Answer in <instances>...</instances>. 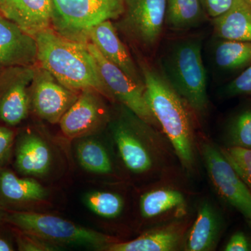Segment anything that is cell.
Wrapping results in <instances>:
<instances>
[{"label":"cell","mask_w":251,"mask_h":251,"mask_svg":"<svg viewBox=\"0 0 251 251\" xmlns=\"http://www.w3.org/2000/svg\"><path fill=\"white\" fill-rule=\"evenodd\" d=\"M34 37L38 62L61 84L75 92L92 90L114 99L100 77L87 43L67 39L52 27L39 31Z\"/></svg>","instance_id":"6da1fadb"},{"label":"cell","mask_w":251,"mask_h":251,"mask_svg":"<svg viewBox=\"0 0 251 251\" xmlns=\"http://www.w3.org/2000/svg\"><path fill=\"white\" fill-rule=\"evenodd\" d=\"M141 73L147 103L186 168L194 163V138L189 107L158 71L143 64Z\"/></svg>","instance_id":"7a4b0ae2"},{"label":"cell","mask_w":251,"mask_h":251,"mask_svg":"<svg viewBox=\"0 0 251 251\" xmlns=\"http://www.w3.org/2000/svg\"><path fill=\"white\" fill-rule=\"evenodd\" d=\"M202 49L201 37L181 38L170 42L159 58L163 76L189 108L200 115L206 113L209 105Z\"/></svg>","instance_id":"3957f363"},{"label":"cell","mask_w":251,"mask_h":251,"mask_svg":"<svg viewBox=\"0 0 251 251\" xmlns=\"http://www.w3.org/2000/svg\"><path fill=\"white\" fill-rule=\"evenodd\" d=\"M52 29L77 42H88V31L96 25L120 18L125 0H52Z\"/></svg>","instance_id":"277c9868"},{"label":"cell","mask_w":251,"mask_h":251,"mask_svg":"<svg viewBox=\"0 0 251 251\" xmlns=\"http://www.w3.org/2000/svg\"><path fill=\"white\" fill-rule=\"evenodd\" d=\"M6 220L21 232L52 244L87 246L105 250L114 242L105 234L50 214L16 211L6 216Z\"/></svg>","instance_id":"5b68a950"},{"label":"cell","mask_w":251,"mask_h":251,"mask_svg":"<svg viewBox=\"0 0 251 251\" xmlns=\"http://www.w3.org/2000/svg\"><path fill=\"white\" fill-rule=\"evenodd\" d=\"M167 0H125L122 29L144 49H156L166 23Z\"/></svg>","instance_id":"8992f818"},{"label":"cell","mask_w":251,"mask_h":251,"mask_svg":"<svg viewBox=\"0 0 251 251\" xmlns=\"http://www.w3.org/2000/svg\"><path fill=\"white\" fill-rule=\"evenodd\" d=\"M203 158L208 174L218 193L225 201L251 218V191L221 152L212 144L204 143Z\"/></svg>","instance_id":"52a82bcc"},{"label":"cell","mask_w":251,"mask_h":251,"mask_svg":"<svg viewBox=\"0 0 251 251\" xmlns=\"http://www.w3.org/2000/svg\"><path fill=\"white\" fill-rule=\"evenodd\" d=\"M86 44L97 62L102 80L113 98L125 104L145 123L158 125L145 100V87L138 85L120 68L105 58L92 43Z\"/></svg>","instance_id":"ba28073f"},{"label":"cell","mask_w":251,"mask_h":251,"mask_svg":"<svg viewBox=\"0 0 251 251\" xmlns=\"http://www.w3.org/2000/svg\"><path fill=\"white\" fill-rule=\"evenodd\" d=\"M35 67H11L0 70V120L14 126L29 113Z\"/></svg>","instance_id":"9c48e42d"},{"label":"cell","mask_w":251,"mask_h":251,"mask_svg":"<svg viewBox=\"0 0 251 251\" xmlns=\"http://www.w3.org/2000/svg\"><path fill=\"white\" fill-rule=\"evenodd\" d=\"M78 95L77 92L61 84L41 66L35 67L31 86V105L43 120L51 124L58 123Z\"/></svg>","instance_id":"30bf717a"},{"label":"cell","mask_w":251,"mask_h":251,"mask_svg":"<svg viewBox=\"0 0 251 251\" xmlns=\"http://www.w3.org/2000/svg\"><path fill=\"white\" fill-rule=\"evenodd\" d=\"M37 62L35 37L0 14V68L31 67Z\"/></svg>","instance_id":"8fae6325"},{"label":"cell","mask_w":251,"mask_h":251,"mask_svg":"<svg viewBox=\"0 0 251 251\" xmlns=\"http://www.w3.org/2000/svg\"><path fill=\"white\" fill-rule=\"evenodd\" d=\"M105 119V110L96 92L85 90L79 94L59 123L64 135L74 139L96 131Z\"/></svg>","instance_id":"7c38bea8"},{"label":"cell","mask_w":251,"mask_h":251,"mask_svg":"<svg viewBox=\"0 0 251 251\" xmlns=\"http://www.w3.org/2000/svg\"><path fill=\"white\" fill-rule=\"evenodd\" d=\"M88 42L94 44L105 58L120 68L132 80L145 87L141 72L111 21H103L91 28L88 31Z\"/></svg>","instance_id":"4fadbf2b"},{"label":"cell","mask_w":251,"mask_h":251,"mask_svg":"<svg viewBox=\"0 0 251 251\" xmlns=\"http://www.w3.org/2000/svg\"><path fill=\"white\" fill-rule=\"evenodd\" d=\"M52 0H6L0 14L33 36L52 25Z\"/></svg>","instance_id":"5bb4252c"},{"label":"cell","mask_w":251,"mask_h":251,"mask_svg":"<svg viewBox=\"0 0 251 251\" xmlns=\"http://www.w3.org/2000/svg\"><path fill=\"white\" fill-rule=\"evenodd\" d=\"M212 23L220 39L251 41V6L244 0H234L226 12L212 18Z\"/></svg>","instance_id":"9a60e30c"},{"label":"cell","mask_w":251,"mask_h":251,"mask_svg":"<svg viewBox=\"0 0 251 251\" xmlns=\"http://www.w3.org/2000/svg\"><path fill=\"white\" fill-rule=\"evenodd\" d=\"M183 229L172 224L147 232L126 242H113L107 247L109 251H171L177 248L182 238Z\"/></svg>","instance_id":"2e32d148"},{"label":"cell","mask_w":251,"mask_h":251,"mask_svg":"<svg viewBox=\"0 0 251 251\" xmlns=\"http://www.w3.org/2000/svg\"><path fill=\"white\" fill-rule=\"evenodd\" d=\"M221 229V221L214 206L203 202L198 210L197 218L186 240V250L208 251L217 244Z\"/></svg>","instance_id":"e0dca14e"},{"label":"cell","mask_w":251,"mask_h":251,"mask_svg":"<svg viewBox=\"0 0 251 251\" xmlns=\"http://www.w3.org/2000/svg\"><path fill=\"white\" fill-rule=\"evenodd\" d=\"M52 163V155L47 144L35 135H26L18 143L16 167L23 174L45 175Z\"/></svg>","instance_id":"ac0fdd59"},{"label":"cell","mask_w":251,"mask_h":251,"mask_svg":"<svg viewBox=\"0 0 251 251\" xmlns=\"http://www.w3.org/2000/svg\"><path fill=\"white\" fill-rule=\"evenodd\" d=\"M113 138L122 160L129 171L143 173L151 169L153 165L151 155L140 138L124 125H116Z\"/></svg>","instance_id":"d6986e66"},{"label":"cell","mask_w":251,"mask_h":251,"mask_svg":"<svg viewBox=\"0 0 251 251\" xmlns=\"http://www.w3.org/2000/svg\"><path fill=\"white\" fill-rule=\"evenodd\" d=\"M0 195L11 202H37L45 199L47 191L36 180L3 171L0 173Z\"/></svg>","instance_id":"ffe728a7"},{"label":"cell","mask_w":251,"mask_h":251,"mask_svg":"<svg viewBox=\"0 0 251 251\" xmlns=\"http://www.w3.org/2000/svg\"><path fill=\"white\" fill-rule=\"evenodd\" d=\"M205 14L201 0H167L165 25L172 30H188L201 25Z\"/></svg>","instance_id":"44dd1931"},{"label":"cell","mask_w":251,"mask_h":251,"mask_svg":"<svg viewBox=\"0 0 251 251\" xmlns=\"http://www.w3.org/2000/svg\"><path fill=\"white\" fill-rule=\"evenodd\" d=\"M214 60L224 72L247 69L251 65V41L221 39L214 46Z\"/></svg>","instance_id":"7402d4cb"},{"label":"cell","mask_w":251,"mask_h":251,"mask_svg":"<svg viewBox=\"0 0 251 251\" xmlns=\"http://www.w3.org/2000/svg\"><path fill=\"white\" fill-rule=\"evenodd\" d=\"M184 196L177 191L169 189L155 190L144 194L140 199V212L145 219L161 215L184 204Z\"/></svg>","instance_id":"603a6c76"},{"label":"cell","mask_w":251,"mask_h":251,"mask_svg":"<svg viewBox=\"0 0 251 251\" xmlns=\"http://www.w3.org/2000/svg\"><path fill=\"white\" fill-rule=\"evenodd\" d=\"M77 160L80 166L90 173L108 174L112 172V162L103 145L97 140L86 139L76 148Z\"/></svg>","instance_id":"cb8c5ba5"},{"label":"cell","mask_w":251,"mask_h":251,"mask_svg":"<svg viewBox=\"0 0 251 251\" xmlns=\"http://www.w3.org/2000/svg\"><path fill=\"white\" fill-rule=\"evenodd\" d=\"M86 205L94 214L105 219H114L120 216L124 208L121 196L106 191H93L84 198Z\"/></svg>","instance_id":"d4e9b609"},{"label":"cell","mask_w":251,"mask_h":251,"mask_svg":"<svg viewBox=\"0 0 251 251\" xmlns=\"http://www.w3.org/2000/svg\"><path fill=\"white\" fill-rule=\"evenodd\" d=\"M226 137L229 147L251 149V107L242 109L232 117Z\"/></svg>","instance_id":"484cf974"},{"label":"cell","mask_w":251,"mask_h":251,"mask_svg":"<svg viewBox=\"0 0 251 251\" xmlns=\"http://www.w3.org/2000/svg\"><path fill=\"white\" fill-rule=\"evenodd\" d=\"M221 151L251 191V149L229 147Z\"/></svg>","instance_id":"4316f807"},{"label":"cell","mask_w":251,"mask_h":251,"mask_svg":"<svg viewBox=\"0 0 251 251\" xmlns=\"http://www.w3.org/2000/svg\"><path fill=\"white\" fill-rule=\"evenodd\" d=\"M227 97L251 96V65L225 87Z\"/></svg>","instance_id":"83f0119b"},{"label":"cell","mask_w":251,"mask_h":251,"mask_svg":"<svg viewBox=\"0 0 251 251\" xmlns=\"http://www.w3.org/2000/svg\"><path fill=\"white\" fill-rule=\"evenodd\" d=\"M17 244L19 250L23 251H51L57 249L52 243L23 232L17 236Z\"/></svg>","instance_id":"f1b7e54d"},{"label":"cell","mask_w":251,"mask_h":251,"mask_svg":"<svg viewBox=\"0 0 251 251\" xmlns=\"http://www.w3.org/2000/svg\"><path fill=\"white\" fill-rule=\"evenodd\" d=\"M14 139V131L8 127L0 126V168L9 156Z\"/></svg>","instance_id":"f546056e"},{"label":"cell","mask_w":251,"mask_h":251,"mask_svg":"<svg viewBox=\"0 0 251 251\" xmlns=\"http://www.w3.org/2000/svg\"><path fill=\"white\" fill-rule=\"evenodd\" d=\"M206 14L211 18L224 14L232 6L234 0H201Z\"/></svg>","instance_id":"4dcf8cb0"},{"label":"cell","mask_w":251,"mask_h":251,"mask_svg":"<svg viewBox=\"0 0 251 251\" xmlns=\"http://www.w3.org/2000/svg\"><path fill=\"white\" fill-rule=\"evenodd\" d=\"M251 246L247 236L242 232H237L231 237L225 247L226 251H248Z\"/></svg>","instance_id":"1f68e13d"},{"label":"cell","mask_w":251,"mask_h":251,"mask_svg":"<svg viewBox=\"0 0 251 251\" xmlns=\"http://www.w3.org/2000/svg\"><path fill=\"white\" fill-rule=\"evenodd\" d=\"M14 250V247L11 245V243L8 242L6 239L0 238V251H12Z\"/></svg>","instance_id":"d6a6232c"},{"label":"cell","mask_w":251,"mask_h":251,"mask_svg":"<svg viewBox=\"0 0 251 251\" xmlns=\"http://www.w3.org/2000/svg\"><path fill=\"white\" fill-rule=\"evenodd\" d=\"M5 1H6V0H0V12H1V10L4 7Z\"/></svg>","instance_id":"836d02e7"},{"label":"cell","mask_w":251,"mask_h":251,"mask_svg":"<svg viewBox=\"0 0 251 251\" xmlns=\"http://www.w3.org/2000/svg\"><path fill=\"white\" fill-rule=\"evenodd\" d=\"M3 218V213L2 211H1V209H0V221H1V220Z\"/></svg>","instance_id":"e575fe53"},{"label":"cell","mask_w":251,"mask_h":251,"mask_svg":"<svg viewBox=\"0 0 251 251\" xmlns=\"http://www.w3.org/2000/svg\"><path fill=\"white\" fill-rule=\"evenodd\" d=\"M244 1H247L248 4H249V5H251V0H244Z\"/></svg>","instance_id":"d590c367"},{"label":"cell","mask_w":251,"mask_h":251,"mask_svg":"<svg viewBox=\"0 0 251 251\" xmlns=\"http://www.w3.org/2000/svg\"><path fill=\"white\" fill-rule=\"evenodd\" d=\"M249 221H250L251 226V219H249Z\"/></svg>","instance_id":"8d00e7d4"},{"label":"cell","mask_w":251,"mask_h":251,"mask_svg":"<svg viewBox=\"0 0 251 251\" xmlns=\"http://www.w3.org/2000/svg\"><path fill=\"white\" fill-rule=\"evenodd\" d=\"M0 70H1V68H0Z\"/></svg>","instance_id":"74e56055"}]
</instances>
